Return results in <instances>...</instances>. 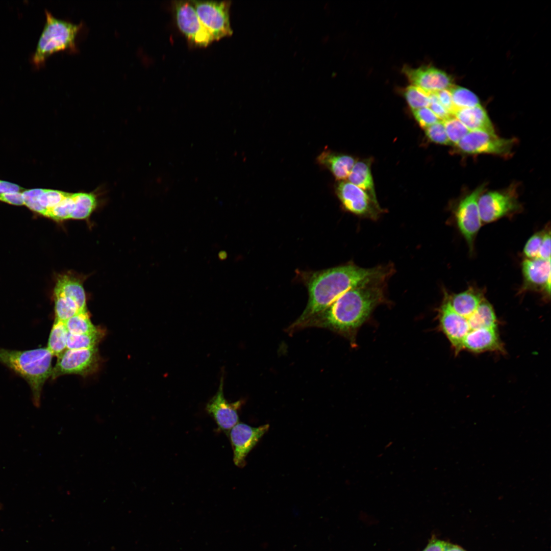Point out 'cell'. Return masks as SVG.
<instances>
[{
  "instance_id": "d590c367",
  "label": "cell",
  "mask_w": 551,
  "mask_h": 551,
  "mask_svg": "<svg viewBox=\"0 0 551 551\" xmlns=\"http://www.w3.org/2000/svg\"><path fill=\"white\" fill-rule=\"evenodd\" d=\"M448 545L443 541L433 539L422 551H445Z\"/></svg>"
},
{
  "instance_id": "4dcf8cb0",
  "label": "cell",
  "mask_w": 551,
  "mask_h": 551,
  "mask_svg": "<svg viewBox=\"0 0 551 551\" xmlns=\"http://www.w3.org/2000/svg\"><path fill=\"white\" fill-rule=\"evenodd\" d=\"M412 112L419 126L424 129L440 120L429 107L413 110Z\"/></svg>"
},
{
  "instance_id": "f546056e",
  "label": "cell",
  "mask_w": 551,
  "mask_h": 551,
  "mask_svg": "<svg viewBox=\"0 0 551 551\" xmlns=\"http://www.w3.org/2000/svg\"><path fill=\"white\" fill-rule=\"evenodd\" d=\"M545 231L537 232L532 235L525 244L523 253L527 259L538 258L539 250Z\"/></svg>"
},
{
  "instance_id": "277c9868",
  "label": "cell",
  "mask_w": 551,
  "mask_h": 551,
  "mask_svg": "<svg viewBox=\"0 0 551 551\" xmlns=\"http://www.w3.org/2000/svg\"><path fill=\"white\" fill-rule=\"evenodd\" d=\"M52 357L53 355L46 347L26 350L0 347V363L27 382L36 407L40 406L43 385L51 377Z\"/></svg>"
},
{
  "instance_id": "e575fe53",
  "label": "cell",
  "mask_w": 551,
  "mask_h": 551,
  "mask_svg": "<svg viewBox=\"0 0 551 551\" xmlns=\"http://www.w3.org/2000/svg\"><path fill=\"white\" fill-rule=\"evenodd\" d=\"M538 258L544 260L550 259V232L549 230L544 231Z\"/></svg>"
},
{
  "instance_id": "6da1fadb",
  "label": "cell",
  "mask_w": 551,
  "mask_h": 551,
  "mask_svg": "<svg viewBox=\"0 0 551 551\" xmlns=\"http://www.w3.org/2000/svg\"><path fill=\"white\" fill-rule=\"evenodd\" d=\"M438 319L439 328L456 355L463 351L474 354L505 351L495 312L485 298L473 312L459 314L451 307L445 293Z\"/></svg>"
},
{
  "instance_id": "d6986e66",
  "label": "cell",
  "mask_w": 551,
  "mask_h": 551,
  "mask_svg": "<svg viewBox=\"0 0 551 551\" xmlns=\"http://www.w3.org/2000/svg\"><path fill=\"white\" fill-rule=\"evenodd\" d=\"M54 293L67 296L77 304L80 312L87 311L86 297L81 282L68 275H63L58 279Z\"/></svg>"
},
{
  "instance_id": "74e56055",
  "label": "cell",
  "mask_w": 551,
  "mask_h": 551,
  "mask_svg": "<svg viewBox=\"0 0 551 551\" xmlns=\"http://www.w3.org/2000/svg\"><path fill=\"white\" fill-rule=\"evenodd\" d=\"M445 551H465L462 548L457 546L449 544L447 549Z\"/></svg>"
},
{
  "instance_id": "8d00e7d4",
  "label": "cell",
  "mask_w": 551,
  "mask_h": 551,
  "mask_svg": "<svg viewBox=\"0 0 551 551\" xmlns=\"http://www.w3.org/2000/svg\"><path fill=\"white\" fill-rule=\"evenodd\" d=\"M23 188L9 182L0 180V194L12 191H20Z\"/></svg>"
},
{
  "instance_id": "1f68e13d",
  "label": "cell",
  "mask_w": 551,
  "mask_h": 551,
  "mask_svg": "<svg viewBox=\"0 0 551 551\" xmlns=\"http://www.w3.org/2000/svg\"><path fill=\"white\" fill-rule=\"evenodd\" d=\"M429 98L430 103L429 108L439 120L443 121L453 116L439 103L435 92L430 93Z\"/></svg>"
},
{
  "instance_id": "52a82bcc",
  "label": "cell",
  "mask_w": 551,
  "mask_h": 551,
  "mask_svg": "<svg viewBox=\"0 0 551 551\" xmlns=\"http://www.w3.org/2000/svg\"><path fill=\"white\" fill-rule=\"evenodd\" d=\"M97 347L83 349H67L58 357L53 368L51 378L66 374L87 376L96 371L99 366Z\"/></svg>"
},
{
  "instance_id": "7a4b0ae2",
  "label": "cell",
  "mask_w": 551,
  "mask_h": 551,
  "mask_svg": "<svg viewBox=\"0 0 551 551\" xmlns=\"http://www.w3.org/2000/svg\"><path fill=\"white\" fill-rule=\"evenodd\" d=\"M385 281H375L349 289L323 311L290 326L288 331L293 332L307 327L325 328L352 341L359 328L384 301Z\"/></svg>"
},
{
  "instance_id": "d4e9b609",
  "label": "cell",
  "mask_w": 551,
  "mask_h": 551,
  "mask_svg": "<svg viewBox=\"0 0 551 551\" xmlns=\"http://www.w3.org/2000/svg\"><path fill=\"white\" fill-rule=\"evenodd\" d=\"M70 334H82L92 333L98 329L91 322L87 311L80 312L65 322Z\"/></svg>"
},
{
  "instance_id": "f35d334b",
  "label": "cell",
  "mask_w": 551,
  "mask_h": 551,
  "mask_svg": "<svg viewBox=\"0 0 551 551\" xmlns=\"http://www.w3.org/2000/svg\"><path fill=\"white\" fill-rule=\"evenodd\" d=\"M392 444H393V441H390V442H388L385 445V448L386 449V448H389L390 447H391L392 445Z\"/></svg>"
},
{
  "instance_id": "cb8c5ba5",
  "label": "cell",
  "mask_w": 551,
  "mask_h": 551,
  "mask_svg": "<svg viewBox=\"0 0 551 551\" xmlns=\"http://www.w3.org/2000/svg\"><path fill=\"white\" fill-rule=\"evenodd\" d=\"M448 90L451 94L455 111L459 109L471 108L481 105L478 96L465 88L453 85Z\"/></svg>"
},
{
  "instance_id": "2e32d148",
  "label": "cell",
  "mask_w": 551,
  "mask_h": 551,
  "mask_svg": "<svg viewBox=\"0 0 551 551\" xmlns=\"http://www.w3.org/2000/svg\"><path fill=\"white\" fill-rule=\"evenodd\" d=\"M522 271L526 289L541 290L549 297L550 259L526 258L522 262Z\"/></svg>"
},
{
  "instance_id": "ac0fdd59",
  "label": "cell",
  "mask_w": 551,
  "mask_h": 551,
  "mask_svg": "<svg viewBox=\"0 0 551 551\" xmlns=\"http://www.w3.org/2000/svg\"><path fill=\"white\" fill-rule=\"evenodd\" d=\"M454 116L469 131H484L495 133L493 126L485 109L480 105L457 110Z\"/></svg>"
},
{
  "instance_id": "83f0119b",
  "label": "cell",
  "mask_w": 551,
  "mask_h": 551,
  "mask_svg": "<svg viewBox=\"0 0 551 551\" xmlns=\"http://www.w3.org/2000/svg\"><path fill=\"white\" fill-rule=\"evenodd\" d=\"M442 122L449 140L452 144L455 146L469 132L467 128L453 115Z\"/></svg>"
},
{
  "instance_id": "5b68a950",
  "label": "cell",
  "mask_w": 551,
  "mask_h": 551,
  "mask_svg": "<svg viewBox=\"0 0 551 551\" xmlns=\"http://www.w3.org/2000/svg\"><path fill=\"white\" fill-rule=\"evenodd\" d=\"M46 20L32 61L36 67L44 65L51 55L63 50L77 52L76 38L82 27V22L77 24L54 16L45 10Z\"/></svg>"
},
{
  "instance_id": "4fadbf2b",
  "label": "cell",
  "mask_w": 551,
  "mask_h": 551,
  "mask_svg": "<svg viewBox=\"0 0 551 551\" xmlns=\"http://www.w3.org/2000/svg\"><path fill=\"white\" fill-rule=\"evenodd\" d=\"M269 427L264 424L253 427L241 422L229 431L228 434L233 449V461L237 466H245L247 455L268 430Z\"/></svg>"
},
{
  "instance_id": "3957f363",
  "label": "cell",
  "mask_w": 551,
  "mask_h": 551,
  "mask_svg": "<svg viewBox=\"0 0 551 551\" xmlns=\"http://www.w3.org/2000/svg\"><path fill=\"white\" fill-rule=\"evenodd\" d=\"M392 269L386 266L365 268L349 264L315 272L307 281L309 300L297 325L323 311L349 289L379 280H386Z\"/></svg>"
},
{
  "instance_id": "8992f818",
  "label": "cell",
  "mask_w": 551,
  "mask_h": 551,
  "mask_svg": "<svg viewBox=\"0 0 551 551\" xmlns=\"http://www.w3.org/2000/svg\"><path fill=\"white\" fill-rule=\"evenodd\" d=\"M196 12L214 41L231 36L230 1H191Z\"/></svg>"
},
{
  "instance_id": "30bf717a",
  "label": "cell",
  "mask_w": 551,
  "mask_h": 551,
  "mask_svg": "<svg viewBox=\"0 0 551 551\" xmlns=\"http://www.w3.org/2000/svg\"><path fill=\"white\" fill-rule=\"evenodd\" d=\"M335 190L343 207L352 213L375 220L382 213L378 201L349 182L339 181Z\"/></svg>"
},
{
  "instance_id": "5bb4252c",
  "label": "cell",
  "mask_w": 551,
  "mask_h": 551,
  "mask_svg": "<svg viewBox=\"0 0 551 551\" xmlns=\"http://www.w3.org/2000/svg\"><path fill=\"white\" fill-rule=\"evenodd\" d=\"M223 374L220 378L219 385L216 393L208 402L206 410L215 421L218 428L226 433L239 421L238 411L243 404L242 400L229 403L224 397L223 392Z\"/></svg>"
},
{
  "instance_id": "4316f807",
  "label": "cell",
  "mask_w": 551,
  "mask_h": 551,
  "mask_svg": "<svg viewBox=\"0 0 551 551\" xmlns=\"http://www.w3.org/2000/svg\"><path fill=\"white\" fill-rule=\"evenodd\" d=\"M430 93L419 87L411 85L405 89L404 96L409 106L413 110L423 107H429L430 103Z\"/></svg>"
},
{
  "instance_id": "603a6c76",
  "label": "cell",
  "mask_w": 551,
  "mask_h": 551,
  "mask_svg": "<svg viewBox=\"0 0 551 551\" xmlns=\"http://www.w3.org/2000/svg\"><path fill=\"white\" fill-rule=\"evenodd\" d=\"M104 335L103 330L98 329L96 331L86 334H73L69 333L67 348L69 349H89L97 347Z\"/></svg>"
},
{
  "instance_id": "9a60e30c",
  "label": "cell",
  "mask_w": 551,
  "mask_h": 551,
  "mask_svg": "<svg viewBox=\"0 0 551 551\" xmlns=\"http://www.w3.org/2000/svg\"><path fill=\"white\" fill-rule=\"evenodd\" d=\"M403 70L412 85L428 92L449 89L454 85L448 74L433 66H423L417 68L405 66Z\"/></svg>"
},
{
  "instance_id": "e0dca14e",
  "label": "cell",
  "mask_w": 551,
  "mask_h": 551,
  "mask_svg": "<svg viewBox=\"0 0 551 551\" xmlns=\"http://www.w3.org/2000/svg\"><path fill=\"white\" fill-rule=\"evenodd\" d=\"M317 160L320 165L327 168L336 180L340 181L348 178L356 162L351 156L335 153L327 149L318 155Z\"/></svg>"
},
{
  "instance_id": "ba28073f",
  "label": "cell",
  "mask_w": 551,
  "mask_h": 551,
  "mask_svg": "<svg viewBox=\"0 0 551 551\" xmlns=\"http://www.w3.org/2000/svg\"><path fill=\"white\" fill-rule=\"evenodd\" d=\"M515 139L503 138L495 133L484 131H469L456 145L458 151L466 154H490L510 155Z\"/></svg>"
},
{
  "instance_id": "484cf974",
  "label": "cell",
  "mask_w": 551,
  "mask_h": 551,
  "mask_svg": "<svg viewBox=\"0 0 551 551\" xmlns=\"http://www.w3.org/2000/svg\"><path fill=\"white\" fill-rule=\"evenodd\" d=\"M54 299L55 320L65 322L80 312L74 301L67 296L54 293Z\"/></svg>"
},
{
  "instance_id": "d6a6232c",
  "label": "cell",
  "mask_w": 551,
  "mask_h": 551,
  "mask_svg": "<svg viewBox=\"0 0 551 551\" xmlns=\"http://www.w3.org/2000/svg\"><path fill=\"white\" fill-rule=\"evenodd\" d=\"M441 105L452 115L455 112L450 93L448 89L435 92Z\"/></svg>"
},
{
  "instance_id": "7402d4cb",
  "label": "cell",
  "mask_w": 551,
  "mask_h": 551,
  "mask_svg": "<svg viewBox=\"0 0 551 551\" xmlns=\"http://www.w3.org/2000/svg\"><path fill=\"white\" fill-rule=\"evenodd\" d=\"M69 332L64 322L55 320L51 330L47 348L53 356L58 357L67 348Z\"/></svg>"
},
{
  "instance_id": "8fae6325",
  "label": "cell",
  "mask_w": 551,
  "mask_h": 551,
  "mask_svg": "<svg viewBox=\"0 0 551 551\" xmlns=\"http://www.w3.org/2000/svg\"><path fill=\"white\" fill-rule=\"evenodd\" d=\"M517 197L511 189L482 193L478 199L482 222L490 223L516 212L519 209Z\"/></svg>"
},
{
  "instance_id": "836d02e7",
  "label": "cell",
  "mask_w": 551,
  "mask_h": 551,
  "mask_svg": "<svg viewBox=\"0 0 551 551\" xmlns=\"http://www.w3.org/2000/svg\"><path fill=\"white\" fill-rule=\"evenodd\" d=\"M0 201L16 206L24 205L22 192L12 191L0 194Z\"/></svg>"
},
{
  "instance_id": "ffe728a7",
  "label": "cell",
  "mask_w": 551,
  "mask_h": 551,
  "mask_svg": "<svg viewBox=\"0 0 551 551\" xmlns=\"http://www.w3.org/2000/svg\"><path fill=\"white\" fill-rule=\"evenodd\" d=\"M349 182L365 191L372 199L378 201L371 171V162L367 160L357 161L348 177Z\"/></svg>"
},
{
  "instance_id": "7c38bea8",
  "label": "cell",
  "mask_w": 551,
  "mask_h": 551,
  "mask_svg": "<svg viewBox=\"0 0 551 551\" xmlns=\"http://www.w3.org/2000/svg\"><path fill=\"white\" fill-rule=\"evenodd\" d=\"M484 185L476 188L464 197L459 203L455 211L458 228L472 249L475 236L481 225L478 199L483 192Z\"/></svg>"
},
{
  "instance_id": "f1b7e54d",
  "label": "cell",
  "mask_w": 551,
  "mask_h": 551,
  "mask_svg": "<svg viewBox=\"0 0 551 551\" xmlns=\"http://www.w3.org/2000/svg\"><path fill=\"white\" fill-rule=\"evenodd\" d=\"M425 133L428 138L434 143L446 145H452L447 137L441 120L425 129Z\"/></svg>"
},
{
  "instance_id": "9c48e42d",
  "label": "cell",
  "mask_w": 551,
  "mask_h": 551,
  "mask_svg": "<svg viewBox=\"0 0 551 551\" xmlns=\"http://www.w3.org/2000/svg\"><path fill=\"white\" fill-rule=\"evenodd\" d=\"M172 6L177 24L190 43L196 46L206 47L214 41L191 1H174Z\"/></svg>"
},
{
  "instance_id": "44dd1931",
  "label": "cell",
  "mask_w": 551,
  "mask_h": 551,
  "mask_svg": "<svg viewBox=\"0 0 551 551\" xmlns=\"http://www.w3.org/2000/svg\"><path fill=\"white\" fill-rule=\"evenodd\" d=\"M448 298L452 308L460 314L473 312L485 298L482 293L472 288L450 296L448 295Z\"/></svg>"
}]
</instances>
